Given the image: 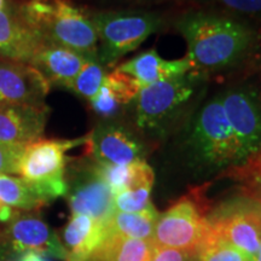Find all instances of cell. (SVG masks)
<instances>
[{
    "mask_svg": "<svg viewBox=\"0 0 261 261\" xmlns=\"http://www.w3.org/2000/svg\"><path fill=\"white\" fill-rule=\"evenodd\" d=\"M195 70H223L242 62L255 42V33L242 19L214 11H191L178 19Z\"/></svg>",
    "mask_w": 261,
    "mask_h": 261,
    "instance_id": "6da1fadb",
    "label": "cell"
},
{
    "mask_svg": "<svg viewBox=\"0 0 261 261\" xmlns=\"http://www.w3.org/2000/svg\"><path fill=\"white\" fill-rule=\"evenodd\" d=\"M19 14L45 41L98 60V37L91 15L70 0H29Z\"/></svg>",
    "mask_w": 261,
    "mask_h": 261,
    "instance_id": "7a4b0ae2",
    "label": "cell"
},
{
    "mask_svg": "<svg viewBox=\"0 0 261 261\" xmlns=\"http://www.w3.org/2000/svg\"><path fill=\"white\" fill-rule=\"evenodd\" d=\"M196 159L205 167L232 177L243 166V155L225 114L221 97L208 100L196 117L191 132Z\"/></svg>",
    "mask_w": 261,
    "mask_h": 261,
    "instance_id": "3957f363",
    "label": "cell"
},
{
    "mask_svg": "<svg viewBox=\"0 0 261 261\" xmlns=\"http://www.w3.org/2000/svg\"><path fill=\"white\" fill-rule=\"evenodd\" d=\"M212 205L204 188H195L159 214L152 242L156 247L185 250L197 256L210 236Z\"/></svg>",
    "mask_w": 261,
    "mask_h": 261,
    "instance_id": "277c9868",
    "label": "cell"
},
{
    "mask_svg": "<svg viewBox=\"0 0 261 261\" xmlns=\"http://www.w3.org/2000/svg\"><path fill=\"white\" fill-rule=\"evenodd\" d=\"M86 142L87 136L34 140L24 146L17 174L47 204L67 192V152Z\"/></svg>",
    "mask_w": 261,
    "mask_h": 261,
    "instance_id": "5b68a950",
    "label": "cell"
},
{
    "mask_svg": "<svg viewBox=\"0 0 261 261\" xmlns=\"http://www.w3.org/2000/svg\"><path fill=\"white\" fill-rule=\"evenodd\" d=\"M98 37V61L113 67L135 51L162 25L160 16L146 11H103L91 15Z\"/></svg>",
    "mask_w": 261,
    "mask_h": 261,
    "instance_id": "8992f818",
    "label": "cell"
},
{
    "mask_svg": "<svg viewBox=\"0 0 261 261\" xmlns=\"http://www.w3.org/2000/svg\"><path fill=\"white\" fill-rule=\"evenodd\" d=\"M210 234L255 257L261 246V198L242 192L208 213Z\"/></svg>",
    "mask_w": 261,
    "mask_h": 261,
    "instance_id": "52a82bcc",
    "label": "cell"
},
{
    "mask_svg": "<svg viewBox=\"0 0 261 261\" xmlns=\"http://www.w3.org/2000/svg\"><path fill=\"white\" fill-rule=\"evenodd\" d=\"M196 71L142 86L135 99L136 125L158 130L175 119L195 93Z\"/></svg>",
    "mask_w": 261,
    "mask_h": 261,
    "instance_id": "ba28073f",
    "label": "cell"
},
{
    "mask_svg": "<svg viewBox=\"0 0 261 261\" xmlns=\"http://www.w3.org/2000/svg\"><path fill=\"white\" fill-rule=\"evenodd\" d=\"M65 197L71 214L87 215L107 226L116 212L114 192L93 162L75 169L67 177Z\"/></svg>",
    "mask_w": 261,
    "mask_h": 261,
    "instance_id": "9c48e42d",
    "label": "cell"
},
{
    "mask_svg": "<svg viewBox=\"0 0 261 261\" xmlns=\"http://www.w3.org/2000/svg\"><path fill=\"white\" fill-rule=\"evenodd\" d=\"M87 154L99 165H128L144 160L142 140L128 127L117 122L99 123L87 135Z\"/></svg>",
    "mask_w": 261,
    "mask_h": 261,
    "instance_id": "30bf717a",
    "label": "cell"
},
{
    "mask_svg": "<svg viewBox=\"0 0 261 261\" xmlns=\"http://www.w3.org/2000/svg\"><path fill=\"white\" fill-rule=\"evenodd\" d=\"M17 213L0 233V240L8 248L12 256H19L22 253L38 252L64 260V250L60 236L44 220L32 213Z\"/></svg>",
    "mask_w": 261,
    "mask_h": 261,
    "instance_id": "8fae6325",
    "label": "cell"
},
{
    "mask_svg": "<svg viewBox=\"0 0 261 261\" xmlns=\"http://www.w3.org/2000/svg\"><path fill=\"white\" fill-rule=\"evenodd\" d=\"M51 85L31 64L0 60V107L44 106Z\"/></svg>",
    "mask_w": 261,
    "mask_h": 261,
    "instance_id": "7c38bea8",
    "label": "cell"
},
{
    "mask_svg": "<svg viewBox=\"0 0 261 261\" xmlns=\"http://www.w3.org/2000/svg\"><path fill=\"white\" fill-rule=\"evenodd\" d=\"M45 106L0 107V142L25 146L41 138L47 121Z\"/></svg>",
    "mask_w": 261,
    "mask_h": 261,
    "instance_id": "4fadbf2b",
    "label": "cell"
},
{
    "mask_svg": "<svg viewBox=\"0 0 261 261\" xmlns=\"http://www.w3.org/2000/svg\"><path fill=\"white\" fill-rule=\"evenodd\" d=\"M45 40L29 27L19 10L6 6L0 10V56L4 60L31 64Z\"/></svg>",
    "mask_w": 261,
    "mask_h": 261,
    "instance_id": "5bb4252c",
    "label": "cell"
},
{
    "mask_svg": "<svg viewBox=\"0 0 261 261\" xmlns=\"http://www.w3.org/2000/svg\"><path fill=\"white\" fill-rule=\"evenodd\" d=\"M107 233V225L87 215L71 214L60 236L64 261H87L102 246Z\"/></svg>",
    "mask_w": 261,
    "mask_h": 261,
    "instance_id": "9a60e30c",
    "label": "cell"
},
{
    "mask_svg": "<svg viewBox=\"0 0 261 261\" xmlns=\"http://www.w3.org/2000/svg\"><path fill=\"white\" fill-rule=\"evenodd\" d=\"M116 68L136 79L142 86L174 79L196 71L188 56L178 60H165L155 48L140 52Z\"/></svg>",
    "mask_w": 261,
    "mask_h": 261,
    "instance_id": "2e32d148",
    "label": "cell"
},
{
    "mask_svg": "<svg viewBox=\"0 0 261 261\" xmlns=\"http://www.w3.org/2000/svg\"><path fill=\"white\" fill-rule=\"evenodd\" d=\"M89 58L70 48L44 41L35 52L31 65L44 75L50 85L70 89L71 84Z\"/></svg>",
    "mask_w": 261,
    "mask_h": 261,
    "instance_id": "e0dca14e",
    "label": "cell"
},
{
    "mask_svg": "<svg viewBox=\"0 0 261 261\" xmlns=\"http://www.w3.org/2000/svg\"><path fill=\"white\" fill-rule=\"evenodd\" d=\"M142 89L136 79L115 67L108 71L96 96L90 100L94 113L104 119H113L122 112L123 108L135 102Z\"/></svg>",
    "mask_w": 261,
    "mask_h": 261,
    "instance_id": "ac0fdd59",
    "label": "cell"
},
{
    "mask_svg": "<svg viewBox=\"0 0 261 261\" xmlns=\"http://www.w3.org/2000/svg\"><path fill=\"white\" fill-rule=\"evenodd\" d=\"M154 249L152 240H132L107 233L102 246L87 261H150Z\"/></svg>",
    "mask_w": 261,
    "mask_h": 261,
    "instance_id": "d6986e66",
    "label": "cell"
},
{
    "mask_svg": "<svg viewBox=\"0 0 261 261\" xmlns=\"http://www.w3.org/2000/svg\"><path fill=\"white\" fill-rule=\"evenodd\" d=\"M159 214L154 204L137 213L115 212L107 226L108 233L132 240H152Z\"/></svg>",
    "mask_w": 261,
    "mask_h": 261,
    "instance_id": "ffe728a7",
    "label": "cell"
},
{
    "mask_svg": "<svg viewBox=\"0 0 261 261\" xmlns=\"http://www.w3.org/2000/svg\"><path fill=\"white\" fill-rule=\"evenodd\" d=\"M0 201L25 212L39 210L46 204L23 179L8 174H0Z\"/></svg>",
    "mask_w": 261,
    "mask_h": 261,
    "instance_id": "44dd1931",
    "label": "cell"
},
{
    "mask_svg": "<svg viewBox=\"0 0 261 261\" xmlns=\"http://www.w3.org/2000/svg\"><path fill=\"white\" fill-rule=\"evenodd\" d=\"M106 74V65H103L98 60H87L83 69L74 79L70 90L90 102L99 91Z\"/></svg>",
    "mask_w": 261,
    "mask_h": 261,
    "instance_id": "7402d4cb",
    "label": "cell"
},
{
    "mask_svg": "<svg viewBox=\"0 0 261 261\" xmlns=\"http://www.w3.org/2000/svg\"><path fill=\"white\" fill-rule=\"evenodd\" d=\"M152 185L154 184H140L117 192L116 195H114L115 211L137 213V212H142L149 208L152 204L150 201Z\"/></svg>",
    "mask_w": 261,
    "mask_h": 261,
    "instance_id": "603a6c76",
    "label": "cell"
},
{
    "mask_svg": "<svg viewBox=\"0 0 261 261\" xmlns=\"http://www.w3.org/2000/svg\"><path fill=\"white\" fill-rule=\"evenodd\" d=\"M197 261H254V259L236 247L210 234L197 254Z\"/></svg>",
    "mask_w": 261,
    "mask_h": 261,
    "instance_id": "cb8c5ba5",
    "label": "cell"
},
{
    "mask_svg": "<svg viewBox=\"0 0 261 261\" xmlns=\"http://www.w3.org/2000/svg\"><path fill=\"white\" fill-rule=\"evenodd\" d=\"M204 5H215L234 14L249 16L261 21V0H191Z\"/></svg>",
    "mask_w": 261,
    "mask_h": 261,
    "instance_id": "d4e9b609",
    "label": "cell"
},
{
    "mask_svg": "<svg viewBox=\"0 0 261 261\" xmlns=\"http://www.w3.org/2000/svg\"><path fill=\"white\" fill-rule=\"evenodd\" d=\"M24 146L0 142V174H17Z\"/></svg>",
    "mask_w": 261,
    "mask_h": 261,
    "instance_id": "484cf974",
    "label": "cell"
},
{
    "mask_svg": "<svg viewBox=\"0 0 261 261\" xmlns=\"http://www.w3.org/2000/svg\"><path fill=\"white\" fill-rule=\"evenodd\" d=\"M150 261H197L195 254L168 247H156Z\"/></svg>",
    "mask_w": 261,
    "mask_h": 261,
    "instance_id": "4316f807",
    "label": "cell"
},
{
    "mask_svg": "<svg viewBox=\"0 0 261 261\" xmlns=\"http://www.w3.org/2000/svg\"><path fill=\"white\" fill-rule=\"evenodd\" d=\"M17 211L18 210H15V208L10 207V205L3 203V202L0 201V223H10V221L14 219Z\"/></svg>",
    "mask_w": 261,
    "mask_h": 261,
    "instance_id": "83f0119b",
    "label": "cell"
},
{
    "mask_svg": "<svg viewBox=\"0 0 261 261\" xmlns=\"http://www.w3.org/2000/svg\"><path fill=\"white\" fill-rule=\"evenodd\" d=\"M16 261H48V260L45 257V255H42V254L29 250V252L22 253Z\"/></svg>",
    "mask_w": 261,
    "mask_h": 261,
    "instance_id": "f1b7e54d",
    "label": "cell"
},
{
    "mask_svg": "<svg viewBox=\"0 0 261 261\" xmlns=\"http://www.w3.org/2000/svg\"><path fill=\"white\" fill-rule=\"evenodd\" d=\"M254 261H261V246H260V249H259V253H257V255L255 257V260Z\"/></svg>",
    "mask_w": 261,
    "mask_h": 261,
    "instance_id": "f546056e",
    "label": "cell"
},
{
    "mask_svg": "<svg viewBox=\"0 0 261 261\" xmlns=\"http://www.w3.org/2000/svg\"><path fill=\"white\" fill-rule=\"evenodd\" d=\"M4 8H6L5 0H0V10H3Z\"/></svg>",
    "mask_w": 261,
    "mask_h": 261,
    "instance_id": "4dcf8cb0",
    "label": "cell"
}]
</instances>
